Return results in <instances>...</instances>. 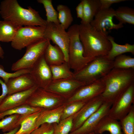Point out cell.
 <instances>
[{"label":"cell","mask_w":134,"mask_h":134,"mask_svg":"<svg viewBox=\"0 0 134 134\" xmlns=\"http://www.w3.org/2000/svg\"><path fill=\"white\" fill-rule=\"evenodd\" d=\"M28 8L21 7L16 0H4L0 4V15L3 20L21 26L45 27L47 22L40 16L38 12L31 6Z\"/></svg>","instance_id":"obj_1"},{"label":"cell","mask_w":134,"mask_h":134,"mask_svg":"<svg viewBox=\"0 0 134 134\" xmlns=\"http://www.w3.org/2000/svg\"><path fill=\"white\" fill-rule=\"evenodd\" d=\"M79 36L84 56L89 58L107 56L111 47L108 35L98 31L90 24L79 25Z\"/></svg>","instance_id":"obj_2"},{"label":"cell","mask_w":134,"mask_h":134,"mask_svg":"<svg viewBox=\"0 0 134 134\" xmlns=\"http://www.w3.org/2000/svg\"><path fill=\"white\" fill-rule=\"evenodd\" d=\"M101 79L105 89L101 95L104 101L112 104L134 83V69L113 68Z\"/></svg>","instance_id":"obj_3"},{"label":"cell","mask_w":134,"mask_h":134,"mask_svg":"<svg viewBox=\"0 0 134 134\" xmlns=\"http://www.w3.org/2000/svg\"><path fill=\"white\" fill-rule=\"evenodd\" d=\"M113 61L107 56L96 57L82 69L73 73V77L84 85L92 83L104 77L113 68Z\"/></svg>","instance_id":"obj_4"},{"label":"cell","mask_w":134,"mask_h":134,"mask_svg":"<svg viewBox=\"0 0 134 134\" xmlns=\"http://www.w3.org/2000/svg\"><path fill=\"white\" fill-rule=\"evenodd\" d=\"M69 37L68 63L75 73L79 71L95 58L85 57L84 49L79 36V25L74 24L67 31Z\"/></svg>","instance_id":"obj_5"},{"label":"cell","mask_w":134,"mask_h":134,"mask_svg":"<svg viewBox=\"0 0 134 134\" xmlns=\"http://www.w3.org/2000/svg\"><path fill=\"white\" fill-rule=\"evenodd\" d=\"M67 100L58 94L38 87L29 97L26 103L43 109H50L64 104Z\"/></svg>","instance_id":"obj_6"},{"label":"cell","mask_w":134,"mask_h":134,"mask_svg":"<svg viewBox=\"0 0 134 134\" xmlns=\"http://www.w3.org/2000/svg\"><path fill=\"white\" fill-rule=\"evenodd\" d=\"M50 41L43 39L26 47V52L20 59L12 64L11 70L16 71L23 69H30L44 54Z\"/></svg>","instance_id":"obj_7"},{"label":"cell","mask_w":134,"mask_h":134,"mask_svg":"<svg viewBox=\"0 0 134 134\" xmlns=\"http://www.w3.org/2000/svg\"><path fill=\"white\" fill-rule=\"evenodd\" d=\"M45 27L26 26L18 30L11 45L13 48L21 50L25 47L44 38Z\"/></svg>","instance_id":"obj_8"},{"label":"cell","mask_w":134,"mask_h":134,"mask_svg":"<svg viewBox=\"0 0 134 134\" xmlns=\"http://www.w3.org/2000/svg\"><path fill=\"white\" fill-rule=\"evenodd\" d=\"M44 38L51 40L61 50L68 63L69 37L67 32L59 24L48 23L45 27Z\"/></svg>","instance_id":"obj_9"},{"label":"cell","mask_w":134,"mask_h":134,"mask_svg":"<svg viewBox=\"0 0 134 134\" xmlns=\"http://www.w3.org/2000/svg\"><path fill=\"white\" fill-rule=\"evenodd\" d=\"M134 102V83L113 102L108 115L120 121L129 113Z\"/></svg>","instance_id":"obj_10"},{"label":"cell","mask_w":134,"mask_h":134,"mask_svg":"<svg viewBox=\"0 0 134 134\" xmlns=\"http://www.w3.org/2000/svg\"><path fill=\"white\" fill-rule=\"evenodd\" d=\"M115 16V10L112 8L100 9L90 24L98 31L108 35L109 31L123 27V24L113 22V18Z\"/></svg>","instance_id":"obj_11"},{"label":"cell","mask_w":134,"mask_h":134,"mask_svg":"<svg viewBox=\"0 0 134 134\" xmlns=\"http://www.w3.org/2000/svg\"><path fill=\"white\" fill-rule=\"evenodd\" d=\"M105 89V85L102 79H99L92 83L79 88L67 100L66 103L75 101L87 102L101 95Z\"/></svg>","instance_id":"obj_12"},{"label":"cell","mask_w":134,"mask_h":134,"mask_svg":"<svg viewBox=\"0 0 134 134\" xmlns=\"http://www.w3.org/2000/svg\"><path fill=\"white\" fill-rule=\"evenodd\" d=\"M29 73L35 84L43 89H45L52 80L50 67L45 60L44 54L30 69Z\"/></svg>","instance_id":"obj_13"},{"label":"cell","mask_w":134,"mask_h":134,"mask_svg":"<svg viewBox=\"0 0 134 134\" xmlns=\"http://www.w3.org/2000/svg\"><path fill=\"white\" fill-rule=\"evenodd\" d=\"M83 85H84L83 83L73 77L52 80L45 89L61 96L67 100L78 89Z\"/></svg>","instance_id":"obj_14"},{"label":"cell","mask_w":134,"mask_h":134,"mask_svg":"<svg viewBox=\"0 0 134 134\" xmlns=\"http://www.w3.org/2000/svg\"><path fill=\"white\" fill-rule=\"evenodd\" d=\"M104 102L101 95L86 102L80 109L74 114L73 126L71 132L80 127L85 121L97 110Z\"/></svg>","instance_id":"obj_15"},{"label":"cell","mask_w":134,"mask_h":134,"mask_svg":"<svg viewBox=\"0 0 134 134\" xmlns=\"http://www.w3.org/2000/svg\"><path fill=\"white\" fill-rule=\"evenodd\" d=\"M112 104L104 101L100 108L88 118L82 125L69 134H88L94 132L96 127L105 116L108 115Z\"/></svg>","instance_id":"obj_16"},{"label":"cell","mask_w":134,"mask_h":134,"mask_svg":"<svg viewBox=\"0 0 134 134\" xmlns=\"http://www.w3.org/2000/svg\"><path fill=\"white\" fill-rule=\"evenodd\" d=\"M38 87L35 85L26 90L7 95L0 104V113L26 104L29 97Z\"/></svg>","instance_id":"obj_17"},{"label":"cell","mask_w":134,"mask_h":134,"mask_svg":"<svg viewBox=\"0 0 134 134\" xmlns=\"http://www.w3.org/2000/svg\"><path fill=\"white\" fill-rule=\"evenodd\" d=\"M6 84L7 95L26 90L36 85L29 73L10 78Z\"/></svg>","instance_id":"obj_18"},{"label":"cell","mask_w":134,"mask_h":134,"mask_svg":"<svg viewBox=\"0 0 134 134\" xmlns=\"http://www.w3.org/2000/svg\"><path fill=\"white\" fill-rule=\"evenodd\" d=\"M66 103L55 108L42 109L37 119L36 124L37 128L44 123H58L61 120L63 112Z\"/></svg>","instance_id":"obj_19"},{"label":"cell","mask_w":134,"mask_h":134,"mask_svg":"<svg viewBox=\"0 0 134 134\" xmlns=\"http://www.w3.org/2000/svg\"><path fill=\"white\" fill-rule=\"evenodd\" d=\"M108 131L110 134H123L119 121L108 115L103 117L96 127L94 132L102 134Z\"/></svg>","instance_id":"obj_20"},{"label":"cell","mask_w":134,"mask_h":134,"mask_svg":"<svg viewBox=\"0 0 134 134\" xmlns=\"http://www.w3.org/2000/svg\"><path fill=\"white\" fill-rule=\"evenodd\" d=\"M45 60L49 66L60 65L66 62L62 51L57 45H52L49 42L44 54Z\"/></svg>","instance_id":"obj_21"},{"label":"cell","mask_w":134,"mask_h":134,"mask_svg":"<svg viewBox=\"0 0 134 134\" xmlns=\"http://www.w3.org/2000/svg\"><path fill=\"white\" fill-rule=\"evenodd\" d=\"M84 17L81 23L90 24L100 9V0H82Z\"/></svg>","instance_id":"obj_22"},{"label":"cell","mask_w":134,"mask_h":134,"mask_svg":"<svg viewBox=\"0 0 134 134\" xmlns=\"http://www.w3.org/2000/svg\"><path fill=\"white\" fill-rule=\"evenodd\" d=\"M21 27L10 21H0V41L11 42Z\"/></svg>","instance_id":"obj_23"},{"label":"cell","mask_w":134,"mask_h":134,"mask_svg":"<svg viewBox=\"0 0 134 134\" xmlns=\"http://www.w3.org/2000/svg\"><path fill=\"white\" fill-rule=\"evenodd\" d=\"M108 39L111 44V48L107 56L110 60L113 61L116 57L127 52L134 55V44L126 43L121 45L116 43L113 37L108 35Z\"/></svg>","instance_id":"obj_24"},{"label":"cell","mask_w":134,"mask_h":134,"mask_svg":"<svg viewBox=\"0 0 134 134\" xmlns=\"http://www.w3.org/2000/svg\"><path fill=\"white\" fill-rule=\"evenodd\" d=\"M29 115L14 114L0 121V129L3 132H10L20 127L22 122Z\"/></svg>","instance_id":"obj_25"},{"label":"cell","mask_w":134,"mask_h":134,"mask_svg":"<svg viewBox=\"0 0 134 134\" xmlns=\"http://www.w3.org/2000/svg\"><path fill=\"white\" fill-rule=\"evenodd\" d=\"M52 80L73 78L74 73L71 70L67 62L59 65L50 66Z\"/></svg>","instance_id":"obj_26"},{"label":"cell","mask_w":134,"mask_h":134,"mask_svg":"<svg viewBox=\"0 0 134 134\" xmlns=\"http://www.w3.org/2000/svg\"><path fill=\"white\" fill-rule=\"evenodd\" d=\"M41 111L29 115L21 123L19 130L15 134H30L37 128L36 121Z\"/></svg>","instance_id":"obj_27"},{"label":"cell","mask_w":134,"mask_h":134,"mask_svg":"<svg viewBox=\"0 0 134 134\" xmlns=\"http://www.w3.org/2000/svg\"><path fill=\"white\" fill-rule=\"evenodd\" d=\"M57 9L60 23L66 30L69 27L73 21L71 10L67 6L62 4L58 5Z\"/></svg>","instance_id":"obj_28"},{"label":"cell","mask_w":134,"mask_h":134,"mask_svg":"<svg viewBox=\"0 0 134 134\" xmlns=\"http://www.w3.org/2000/svg\"><path fill=\"white\" fill-rule=\"evenodd\" d=\"M115 17L119 23L123 24L128 23L134 25V10L126 6L119 7L116 10Z\"/></svg>","instance_id":"obj_29"},{"label":"cell","mask_w":134,"mask_h":134,"mask_svg":"<svg viewBox=\"0 0 134 134\" xmlns=\"http://www.w3.org/2000/svg\"><path fill=\"white\" fill-rule=\"evenodd\" d=\"M42 109V108L32 107L26 103L0 113V119L3 118L6 115L14 114L30 115Z\"/></svg>","instance_id":"obj_30"},{"label":"cell","mask_w":134,"mask_h":134,"mask_svg":"<svg viewBox=\"0 0 134 134\" xmlns=\"http://www.w3.org/2000/svg\"><path fill=\"white\" fill-rule=\"evenodd\" d=\"M123 134H134V106L127 115L119 121Z\"/></svg>","instance_id":"obj_31"},{"label":"cell","mask_w":134,"mask_h":134,"mask_svg":"<svg viewBox=\"0 0 134 134\" xmlns=\"http://www.w3.org/2000/svg\"><path fill=\"white\" fill-rule=\"evenodd\" d=\"M37 1L44 6L46 12V21L47 23L60 24L58 19V12L54 9L52 0H37Z\"/></svg>","instance_id":"obj_32"},{"label":"cell","mask_w":134,"mask_h":134,"mask_svg":"<svg viewBox=\"0 0 134 134\" xmlns=\"http://www.w3.org/2000/svg\"><path fill=\"white\" fill-rule=\"evenodd\" d=\"M113 68L134 69V58L125 54L120 55L113 61Z\"/></svg>","instance_id":"obj_33"},{"label":"cell","mask_w":134,"mask_h":134,"mask_svg":"<svg viewBox=\"0 0 134 134\" xmlns=\"http://www.w3.org/2000/svg\"><path fill=\"white\" fill-rule=\"evenodd\" d=\"M74 115L55 123L53 134H69L72 129Z\"/></svg>","instance_id":"obj_34"},{"label":"cell","mask_w":134,"mask_h":134,"mask_svg":"<svg viewBox=\"0 0 134 134\" xmlns=\"http://www.w3.org/2000/svg\"><path fill=\"white\" fill-rule=\"evenodd\" d=\"M86 102L75 101L66 103L61 118V120L68 118L77 113Z\"/></svg>","instance_id":"obj_35"},{"label":"cell","mask_w":134,"mask_h":134,"mask_svg":"<svg viewBox=\"0 0 134 134\" xmlns=\"http://www.w3.org/2000/svg\"><path fill=\"white\" fill-rule=\"evenodd\" d=\"M30 69H23L15 71L14 73L6 72L3 66L0 65V77L4 81L6 84L9 79L11 78L17 77L22 75L29 73Z\"/></svg>","instance_id":"obj_36"},{"label":"cell","mask_w":134,"mask_h":134,"mask_svg":"<svg viewBox=\"0 0 134 134\" xmlns=\"http://www.w3.org/2000/svg\"><path fill=\"white\" fill-rule=\"evenodd\" d=\"M55 123H44L41 124L30 134H53Z\"/></svg>","instance_id":"obj_37"},{"label":"cell","mask_w":134,"mask_h":134,"mask_svg":"<svg viewBox=\"0 0 134 134\" xmlns=\"http://www.w3.org/2000/svg\"><path fill=\"white\" fill-rule=\"evenodd\" d=\"M127 1L126 0H100L101 4L100 9L110 8L113 4Z\"/></svg>","instance_id":"obj_38"},{"label":"cell","mask_w":134,"mask_h":134,"mask_svg":"<svg viewBox=\"0 0 134 134\" xmlns=\"http://www.w3.org/2000/svg\"><path fill=\"white\" fill-rule=\"evenodd\" d=\"M77 17L82 20L83 18L84 11L83 2L81 0L76 8Z\"/></svg>","instance_id":"obj_39"},{"label":"cell","mask_w":134,"mask_h":134,"mask_svg":"<svg viewBox=\"0 0 134 134\" xmlns=\"http://www.w3.org/2000/svg\"><path fill=\"white\" fill-rule=\"evenodd\" d=\"M0 84L2 89V93L0 95V104L5 97L7 95V89L5 84L2 80L0 79Z\"/></svg>","instance_id":"obj_40"},{"label":"cell","mask_w":134,"mask_h":134,"mask_svg":"<svg viewBox=\"0 0 134 134\" xmlns=\"http://www.w3.org/2000/svg\"><path fill=\"white\" fill-rule=\"evenodd\" d=\"M20 127H17L13 130L3 134H15L19 130Z\"/></svg>","instance_id":"obj_41"},{"label":"cell","mask_w":134,"mask_h":134,"mask_svg":"<svg viewBox=\"0 0 134 134\" xmlns=\"http://www.w3.org/2000/svg\"><path fill=\"white\" fill-rule=\"evenodd\" d=\"M4 52L0 44V58L3 59L4 58Z\"/></svg>","instance_id":"obj_42"},{"label":"cell","mask_w":134,"mask_h":134,"mask_svg":"<svg viewBox=\"0 0 134 134\" xmlns=\"http://www.w3.org/2000/svg\"><path fill=\"white\" fill-rule=\"evenodd\" d=\"M88 134H97L94 132L92 133Z\"/></svg>","instance_id":"obj_43"}]
</instances>
